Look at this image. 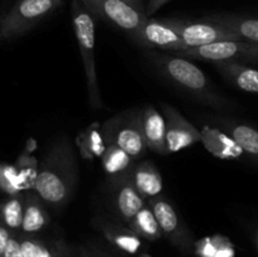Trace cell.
Returning a JSON list of instances; mask_svg holds the SVG:
<instances>
[{
    "label": "cell",
    "mask_w": 258,
    "mask_h": 257,
    "mask_svg": "<svg viewBox=\"0 0 258 257\" xmlns=\"http://www.w3.org/2000/svg\"><path fill=\"white\" fill-rule=\"evenodd\" d=\"M77 180V159L73 145L67 138H58L35 175V191L45 203L59 208L71 201Z\"/></svg>",
    "instance_id": "6da1fadb"
},
{
    "label": "cell",
    "mask_w": 258,
    "mask_h": 257,
    "mask_svg": "<svg viewBox=\"0 0 258 257\" xmlns=\"http://www.w3.org/2000/svg\"><path fill=\"white\" fill-rule=\"evenodd\" d=\"M154 62L174 83L196 96L202 102L217 108L229 107L231 103L213 90L208 77L201 68L180 55L153 54Z\"/></svg>",
    "instance_id": "7a4b0ae2"
},
{
    "label": "cell",
    "mask_w": 258,
    "mask_h": 257,
    "mask_svg": "<svg viewBox=\"0 0 258 257\" xmlns=\"http://www.w3.org/2000/svg\"><path fill=\"white\" fill-rule=\"evenodd\" d=\"M72 20L82 62L85 66L88 101L92 108L102 107L95 65V19L93 14L80 0L72 2Z\"/></svg>",
    "instance_id": "3957f363"
},
{
    "label": "cell",
    "mask_w": 258,
    "mask_h": 257,
    "mask_svg": "<svg viewBox=\"0 0 258 257\" xmlns=\"http://www.w3.org/2000/svg\"><path fill=\"white\" fill-rule=\"evenodd\" d=\"M63 0H18L0 19V39L24 34L62 5Z\"/></svg>",
    "instance_id": "277c9868"
},
{
    "label": "cell",
    "mask_w": 258,
    "mask_h": 257,
    "mask_svg": "<svg viewBox=\"0 0 258 257\" xmlns=\"http://www.w3.org/2000/svg\"><path fill=\"white\" fill-rule=\"evenodd\" d=\"M93 15L125 30L139 40L140 32L149 17L145 12L133 7L125 0H80Z\"/></svg>",
    "instance_id": "5b68a950"
},
{
    "label": "cell",
    "mask_w": 258,
    "mask_h": 257,
    "mask_svg": "<svg viewBox=\"0 0 258 257\" xmlns=\"http://www.w3.org/2000/svg\"><path fill=\"white\" fill-rule=\"evenodd\" d=\"M176 55L184 58L212 60H234V62H257L258 63V44L244 40H226L202 47L188 48L181 52H176Z\"/></svg>",
    "instance_id": "8992f818"
},
{
    "label": "cell",
    "mask_w": 258,
    "mask_h": 257,
    "mask_svg": "<svg viewBox=\"0 0 258 257\" xmlns=\"http://www.w3.org/2000/svg\"><path fill=\"white\" fill-rule=\"evenodd\" d=\"M166 25L175 30L188 48L202 47L226 40H242L238 34L212 22H186V20L166 18L161 19Z\"/></svg>",
    "instance_id": "52a82bcc"
},
{
    "label": "cell",
    "mask_w": 258,
    "mask_h": 257,
    "mask_svg": "<svg viewBox=\"0 0 258 257\" xmlns=\"http://www.w3.org/2000/svg\"><path fill=\"white\" fill-rule=\"evenodd\" d=\"M117 118H113L107 123L110 125L113 143L117 144L133 159L143 158L148 150L143 125V111L131 112L121 125H117Z\"/></svg>",
    "instance_id": "ba28073f"
},
{
    "label": "cell",
    "mask_w": 258,
    "mask_h": 257,
    "mask_svg": "<svg viewBox=\"0 0 258 257\" xmlns=\"http://www.w3.org/2000/svg\"><path fill=\"white\" fill-rule=\"evenodd\" d=\"M166 125V146L169 153H176L201 141V131L189 122L175 107L161 103Z\"/></svg>",
    "instance_id": "9c48e42d"
},
{
    "label": "cell",
    "mask_w": 258,
    "mask_h": 257,
    "mask_svg": "<svg viewBox=\"0 0 258 257\" xmlns=\"http://www.w3.org/2000/svg\"><path fill=\"white\" fill-rule=\"evenodd\" d=\"M146 203L155 214L161 232L178 246H186L189 242L188 232L183 227V223L176 214L174 207L164 197L160 196L148 199Z\"/></svg>",
    "instance_id": "30bf717a"
},
{
    "label": "cell",
    "mask_w": 258,
    "mask_h": 257,
    "mask_svg": "<svg viewBox=\"0 0 258 257\" xmlns=\"http://www.w3.org/2000/svg\"><path fill=\"white\" fill-rule=\"evenodd\" d=\"M139 43L148 47H158L160 49L181 52L188 49L180 35L166 25L163 20H156L149 18L144 24L139 37Z\"/></svg>",
    "instance_id": "8fae6325"
},
{
    "label": "cell",
    "mask_w": 258,
    "mask_h": 257,
    "mask_svg": "<svg viewBox=\"0 0 258 257\" xmlns=\"http://www.w3.org/2000/svg\"><path fill=\"white\" fill-rule=\"evenodd\" d=\"M201 141L208 153L223 160H236L244 154L241 146L221 128L204 126L201 130Z\"/></svg>",
    "instance_id": "7c38bea8"
},
{
    "label": "cell",
    "mask_w": 258,
    "mask_h": 257,
    "mask_svg": "<svg viewBox=\"0 0 258 257\" xmlns=\"http://www.w3.org/2000/svg\"><path fill=\"white\" fill-rule=\"evenodd\" d=\"M116 185H117L115 197L116 212L118 217L128 224L146 206V201L136 189L133 175L117 181Z\"/></svg>",
    "instance_id": "4fadbf2b"
},
{
    "label": "cell",
    "mask_w": 258,
    "mask_h": 257,
    "mask_svg": "<svg viewBox=\"0 0 258 257\" xmlns=\"http://www.w3.org/2000/svg\"><path fill=\"white\" fill-rule=\"evenodd\" d=\"M143 125L148 149L161 155L169 154L166 146L165 118L154 106L148 105L143 110Z\"/></svg>",
    "instance_id": "5bb4252c"
},
{
    "label": "cell",
    "mask_w": 258,
    "mask_h": 257,
    "mask_svg": "<svg viewBox=\"0 0 258 257\" xmlns=\"http://www.w3.org/2000/svg\"><path fill=\"white\" fill-rule=\"evenodd\" d=\"M214 63L217 71L239 90L258 93V70L234 60H221Z\"/></svg>",
    "instance_id": "9a60e30c"
},
{
    "label": "cell",
    "mask_w": 258,
    "mask_h": 257,
    "mask_svg": "<svg viewBox=\"0 0 258 257\" xmlns=\"http://www.w3.org/2000/svg\"><path fill=\"white\" fill-rule=\"evenodd\" d=\"M101 159H102V165L106 174L115 183L133 175L134 168H135L133 166V161L135 159L131 158L117 144H110L103 151Z\"/></svg>",
    "instance_id": "2e32d148"
},
{
    "label": "cell",
    "mask_w": 258,
    "mask_h": 257,
    "mask_svg": "<svg viewBox=\"0 0 258 257\" xmlns=\"http://www.w3.org/2000/svg\"><path fill=\"white\" fill-rule=\"evenodd\" d=\"M133 180L139 193L146 201L158 197L163 190V178L160 171L149 160L141 161L134 168Z\"/></svg>",
    "instance_id": "e0dca14e"
},
{
    "label": "cell",
    "mask_w": 258,
    "mask_h": 257,
    "mask_svg": "<svg viewBox=\"0 0 258 257\" xmlns=\"http://www.w3.org/2000/svg\"><path fill=\"white\" fill-rule=\"evenodd\" d=\"M207 22L216 23L227 29L232 30L241 37L244 42H251L258 44V19L256 18L239 17L231 14H216L204 18Z\"/></svg>",
    "instance_id": "ac0fdd59"
},
{
    "label": "cell",
    "mask_w": 258,
    "mask_h": 257,
    "mask_svg": "<svg viewBox=\"0 0 258 257\" xmlns=\"http://www.w3.org/2000/svg\"><path fill=\"white\" fill-rule=\"evenodd\" d=\"M226 133L238 144L242 150L258 160V130L244 123L222 120Z\"/></svg>",
    "instance_id": "d6986e66"
},
{
    "label": "cell",
    "mask_w": 258,
    "mask_h": 257,
    "mask_svg": "<svg viewBox=\"0 0 258 257\" xmlns=\"http://www.w3.org/2000/svg\"><path fill=\"white\" fill-rule=\"evenodd\" d=\"M47 211L40 202L39 196L29 194L24 199V217H23L22 229L27 233H34L40 231L48 223Z\"/></svg>",
    "instance_id": "ffe728a7"
},
{
    "label": "cell",
    "mask_w": 258,
    "mask_h": 257,
    "mask_svg": "<svg viewBox=\"0 0 258 257\" xmlns=\"http://www.w3.org/2000/svg\"><path fill=\"white\" fill-rule=\"evenodd\" d=\"M78 144H80L82 155L85 158H92V156H102L106 148L112 144V140H111L110 133L105 125L100 130L91 127L90 130L81 135Z\"/></svg>",
    "instance_id": "44dd1931"
},
{
    "label": "cell",
    "mask_w": 258,
    "mask_h": 257,
    "mask_svg": "<svg viewBox=\"0 0 258 257\" xmlns=\"http://www.w3.org/2000/svg\"><path fill=\"white\" fill-rule=\"evenodd\" d=\"M128 227L136 236L145 237L149 239L159 238L163 233L158 223V219L150 207L148 206V203L139 212L138 216L128 223Z\"/></svg>",
    "instance_id": "7402d4cb"
},
{
    "label": "cell",
    "mask_w": 258,
    "mask_h": 257,
    "mask_svg": "<svg viewBox=\"0 0 258 257\" xmlns=\"http://www.w3.org/2000/svg\"><path fill=\"white\" fill-rule=\"evenodd\" d=\"M103 232L118 247H121L125 251L131 252V253L138 251L139 247H140V241H139L138 236L131 229L122 228L117 224L105 223L103 224Z\"/></svg>",
    "instance_id": "603a6c76"
},
{
    "label": "cell",
    "mask_w": 258,
    "mask_h": 257,
    "mask_svg": "<svg viewBox=\"0 0 258 257\" xmlns=\"http://www.w3.org/2000/svg\"><path fill=\"white\" fill-rule=\"evenodd\" d=\"M0 214L7 227L12 229L22 228L24 217V199L19 196H13L3 204Z\"/></svg>",
    "instance_id": "cb8c5ba5"
},
{
    "label": "cell",
    "mask_w": 258,
    "mask_h": 257,
    "mask_svg": "<svg viewBox=\"0 0 258 257\" xmlns=\"http://www.w3.org/2000/svg\"><path fill=\"white\" fill-rule=\"evenodd\" d=\"M23 175L12 165H0V189L15 196L24 186Z\"/></svg>",
    "instance_id": "d4e9b609"
},
{
    "label": "cell",
    "mask_w": 258,
    "mask_h": 257,
    "mask_svg": "<svg viewBox=\"0 0 258 257\" xmlns=\"http://www.w3.org/2000/svg\"><path fill=\"white\" fill-rule=\"evenodd\" d=\"M20 244H22L23 257H49L48 252L35 242L23 241L20 242Z\"/></svg>",
    "instance_id": "484cf974"
},
{
    "label": "cell",
    "mask_w": 258,
    "mask_h": 257,
    "mask_svg": "<svg viewBox=\"0 0 258 257\" xmlns=\"http://www.w3.org/2000/svg\"><path fill=\"white\" fill-rule=\"evenodd\" d=\"M4 257H23L22 244H20V242L13 238V237H10L7 249H5Z\"/></svg>",
    "instance_id": "4316f807"
},
{
    "label": "cell",
    "mask_w": 258,
    "mask_h": 257,
    "mask_svg": "<svg viewBox=\"0 0 258 257\" xmlns=\"http://www.w3.org/2000/svg\"><path fill=\"white\" fill-rule=\"evenodd\" d=\"M169 2H170V0H149L148 5H146V9H145L146 15L150 18L151 15L155 14L158 10H160L161 8H163L165 4H168Z\"/></svg>",
    "instance_id": "83f0119b"
},
{
    "label": "cell",
    "mask_w": 258,
    "mask_h": 257,
    "mask_svg": "<svg viewBox=\"0 0 258 257\" xmlns=\"http://www.w3.org/2000/svg\"><path fill=\"white\" fill-rule=\"evenodd\" d=\"M10 239L9 231H8V227L5 224L0 223V257H4L5 249H7L8 242Z\"/></svg>",
    "instance_id": "f1b7e54d"
},
{
    "label": "cell",
    "mask_w": 258,
    "mask_h": 257,
    "mask_svg": "<svg viewBox=\"0 0 258 257\" xmlns=\"http://www.w3.org/2000/svg\"><path fill=\"white\" fill-rule=\"evenodd\" d=\"M125 2L128 3V4H131V5H133V7L138 8V9L141 10V12H145L146 8L144 7L143 2H141V0H125Z\"/></svg>",
    "instance_id": "f546056e"
},
{
    "label": "cell",
    "mask_w": 258,
    "mask_h": 257,
    "mask_svg": "<svg viewBox=\"0 0 258 257\" xmlns=\"http://www.w3.org/2000/svg\"><path fill=\"white\" fill-rule=\"evenodd\" d=\"M257 246H258V233H257Z\"/></svg>",
    "instance_id": "4dcf8cb0"
}]
</instances>
